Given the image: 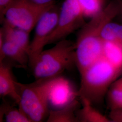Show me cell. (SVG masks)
I'll return each instance as SVG.
<instances>
[{"label":"cell","instance_id":"15","mask_svg":"<svg viewBox=\"0 0 122 122\" xmlns=\"http://www.w3.org/2000/svg\"><path fill=\"white\" fill-rule=\"evenodd\" d=\"M105 100L110 110L122 108V79L119 77L112 84Z\"/></svg>","mask_w":122,"mask_h":122},{"label":"cell","instance_id":"20","mask_svg":"<svg viewBox=\"0 0 122 122\" xmlns=\"http://www.w3.org/2000/svg\"><path fill=\"white\" fill-rule=\"evenodd\" d=\"M13 0H0V21L2 20L5 9L9 6Z\"/></svg>","mask_w":122,"mask_h":122},{"label":"cell","instance_id":"18","mask_svg":"<svg viewBox=\"0 0 122 122\" xmlns=\"http://www.w3.org/2000/svg\"><path fill=\"white\" fill-rule=\"evenodd\" d=\"M105 0H78L85 17L90 18L104 9Z\"/></svg>","mask_w":122,"mask_h":122},{"label":"cell","instance_id":"9","mask_svg":"<svg viewBox=\"0 0 122 122\" xmlns=\"http://www.w3.org/2000/svg\"><path fill=\"white\" fill-rule=\"evenodd\" d=\"M0 37V62L7 58L20 67L25 68L29 66V54L15 44Z\"/></svg>","mask_w":122,"mask_h":122},{"label":"cell","instance_id":"10","mask_svg":"<svg viewBox=\"0 0 122 122\" xmlns=\"http://www.w3.org/2000/svg\"><path fill=\"white\" fill-rule=\"evenodd\" d=\"M16 81L13 77L11 66L4 61L0 63V95L2 97H9L17 104L20 97L18 92Z\"/></svg>","mask_w":122,"mask_h":122},{"label":"cell","instance_id":"6","mask_svg":"<svg viewBox=\"0 0 122 122\" xmlns=\"http://www.w3.org/2000/svg\"><path fill=\"white\" fill-rule=\"evenodd\" d=\"M82 10L78 0H64L60 9L57 26L45 41V46L55 44L85 24Z\"/></svg>","mask_w":122,"mask_h":122},{"label":"cell","instance_id":"17","mask_svg":"<svg viewBox=\"0 0 122 122\" xmlns=\"http://www.w3.org/2000/svg\"><path fill=\"white\" fill-rule=\"evenodd\" d=\"M101 36L104 41H112L122 44V24L110 21L103 27Z\"/></svg>","mask_w":122,"mask_h":122},{"label":"cell","instance_id":"7","mask_svg":"<svg viewBox=\"0 0 122 122\" xmlns=\"http://www.w3.org/2000/svg\"><path fill=\"white\" fill-rule=\"evenodd\" d=\"M60 8L55 5L39 19L35 27V34L30 43L29 66L44 50L45 41L57 26Z\"/></svg>","mask_w":122,"mask_h":122},{"label":"cell","instance_id":"4","mask_svg":"<svg viewBox=\"0 0 122 122\" xmlns=\"http://www.w3.org/2000/svg\"><path fill=\"white\" fill-rule=\"evenodd\" d=\"M55 77L37 79L30 84L16 81L20 97L19 108L32 122H43L48 118L50 111L48 96Z\"/></svg>","mask_w":122,"mask_h":122},{"label":"cell","instance_id":"22","mask_svg":"<svg viewBox=\"0 0 122 122\" xmlns=\"http://www.w3.org/2000/svg\"><path fill=\"white\" fill-rule=\"evenodd\" d=\"M118 5H119V14L118 15L120 16L121 18L122 21V0H118Z\"/></svg>","mask_w":122,"mask_h":122},{"label":"cell","instance_id":"12","mask_svg":"<svg viewBox=\"0 0 122 122\" xmlns=\"http://www.w3.org/2000/svg\"><path fill=\"white\" fill-rule=\"evenodd\" d=\"M81 108L76 112V118L78 122H112L110 118L96 109L88 100L79 98Z\"/></svg>","mask_w":122,"mask_h":122},{"label":"cell","instance_id":"2","mask_svg":"<svg viewBox=\"0 0 122 122\" xmlns=\"http://www.w3.org/2000/svg\"><path fill=\"white\" fill-rule=\"evenodd\" d=\"M122 75V69L101 57L80 74L79 98L86 100L94 106L102 105L109 87Z\"/></svg>","mask_w":122,"mask_h":122},{"label":"cell","instance_id":"19","mask_svg":"<svg viewBox=\"0 0 122 122\" xmlns=\"http://www.w3.org/2000/svg\"><path fill=\"white\" fill-rule=\"evenodd\" d=\"M109 118L112 122H122V108L110 110Z\"/></svg>","mask_w":122,"mask_h":122},{"label":"cell","instance_id":"14","mask_svg":"<svg viewBox=\"0 0 122 122\" xmlns=\"http://www.w3.org/2000/svg\"><path fill=\"white\" fill-rule=\"evenodd\" d=\"M102 57L116 68L122 69V44L104 41Z\"/></svg>","mask_w":122,"mask_h":122},{"label":"cell","instance_id":"3","mask_svg":"<svg viewBox=\"0 0 122 122\" xmlns=\"http://www.w3.org/2000/svg\"><path fill=\"white\" fill-rule=\"evenodd\" d=\"M75 50L76 43L66 39L43 50L30 66L33 76L36 80L48 78L70 70L76 66Z\"/></svg>","mask_w":122,"mask_h":122},{"label":"cell","instance_id":"16","mask_svg":"<svg viewBox=\"0 0 122 122\" xmlns=\"http://www.w3.org/2000/svg\"><path fill=\"white\" fill-rule=\"evenodd\" d=\"M0 119L6 122H32L30 119L19 108L17 109L5 103L1 105Z\"/></svg>","mask_w":122,"mask_h":122},{"label":"cell","instance_id":"11","mask_svg":"<svg viewBox=\"0 0 122 122\" xmlns=\"http://www.w3.org/2000/svg\"><path fill=\"white\" fill-rule=\"evenodd\" d=\"M1 22L2 26L0 28V33L2 34L4 40L15 44L29 55L31 43L29 37L30 33L12 25L4 19Z\"/></svg>","mask_w":122,"mask_h":122},{"label":"cell","instance_id":"21","mask_svg":"<svg viewBox=\"0 0 122 122\" xmlns=\"http://www.w3.org/2000/svg\"><path fill=\"white\" fill-rule=\"evenodd\" d=\"M39 5H48L54 2L53 0H28Z\"/></svg>","mask_w":122,"mask_h":122},{"label":"cell","instance_id":"23","mask_svg":"<svg viewBox=\"0 0 122 122\" xmlns=\"http://www.w3.org/2000/svg\"><path fill=\"white\" fill-rule=\"evenodd\" d=\"M121 78H122V77H121Z\"/></svg>","mask_w":122,"mask_h":122},{"label":"cell","instance_id":"5","mask_svg":"<svg viewBox=\"0 0 122 122\" xmlns=\"http://www.w3.org/2000/svg\"><path fill=\"white\" fill-rule=\"evenodd\" d=\"M55 3L39 5L28 0H13L5 9L2 20L12 25L30 33L39 19Z\"/></svg>","mask_w":122,"mask_h":122},{"label":"cell","instance_id":"8","mask_svg":"<svg viewBox=\"0 0 122 122\" xmlns=\"http://www.w3.org/2000/svg\"><path fill=\"white\" fill-rule=\"evenodd\" d=\"M78 90L70 80L60 75L54 77L48 96L50 110L60 109L76 100Z\"/></svg>","mask_w":122,"mask_h":122},{"label":"cell","instance_id":"1","mask_svg":"<svg viewBox=\"0 0 122 122\" xmlns=\"http://www.w3.org/2000/svg\"><path fill=\"white\" fill-rule=\"evenodd\" d=\"M118 14V0H114L80 28L75 42L76 66L80 74L102 57L104 41L101 31Z\"/></svg>","mask_w":122,"mask_h":122},{"label":"cell","instance_id":"13","mask_svg":"<svg viewBox=\"0 0 122 122\" xmlns=\"http://www.w3.org/2000/svg\"><path fill=\"white\" fill-rule=\"evenodd\" d=\"M80 106V103L76 99L60 109L50 110L46 122H77L76 112Z\"/></svg>","mask_w":122,"mask_h":122}]
</instances>
